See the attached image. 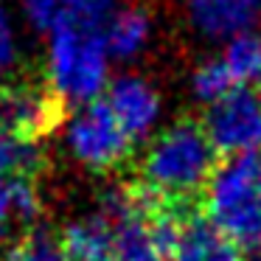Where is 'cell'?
Instances as JSON below:
<instances>
[{
  "instance_id": "5",
  "label": "cell",
  "mask_w": 261,
  "mask_h": 261,
  "mask_svg": "<svg viewBox=\"0 0 261 261\" xmlns=\"http://www.w3.org/2000/svg\"><path fill=\"white\" fill-rule=\"evenodd\" d=\"M68 143L73 154L96 171H113L132 154V141L107 101H90L70 121Z\"/></svg>"
},
{
  "instance_id": "13",
  "label": "cell",
  "mask_w": 261,
  "mask_h": 261,
  "mask_svg": "<svg viewBox=\"0 0 261 261\" xmlns=\"http://www.w3.org/2000/svg\"><path fill=\"white\" fill-rule=\"evenodd\" d=\"M222 62L227 65L230 76L239 87H247L250 82L261 79V34L244 31V34L227 40L222 51Z\"/></svg>"
},
{
  "instance_id": "19",
  "label": "cell",
  "mask_w": 261,
  "mask_h": 261,
  "mask_svg": "<svg viewBox=\"0 0 261 261\" xmlns=\"http://www.w3.org/2000/svg\"><path fill=\"white\" fill-rule=\"evenodd\" d=\"M17 59V42H14V31L9 23V14L0 9V70H6Z\"/></svg>"
},
{
  "instance_id": "12",
  "label": "cell",
  "mask_w": 261,
  "mask_h": 261,
  "mask_svg": "<svg viewBox=\"0 0 261 261\" xmlns=\"http://www.w3.org/2000/svg\"><path fill=\"white\" fill-rule=\"evenodd\" d=\"M45 169V154L37 143L23 141L0 126V177H23L31 180Z\"/></svg>"
},
{
  "instance_id": "9",
  "label": "cell",
  "mask_w": 261,
  "mask_h": 261,
  "mask_svg": "<svg viewBox=\"0 0 261 261\" xmlns=\"http://www.w3.org/2000/svg\"><path fill=\"white\" fill-rule=\"evenodd\" d=\"M171 261H244L242 244L233 242L208 214L194 211L180 227Z\"/></svg>"
},
{
  "instance_id": "6",
  "label": "cell",
  "mask_w": 261,
  "mask_h": 261,
  "mask_svg": "<svg viewBox=\"0 0 261 261\" xmlns=\"http://www.w3.org/2000/svg\"><path fill=\"white\" fill-rule=\"evenodd\" d=\"M202 129L219 154H250L261 149V93L233 87L214 101L202 118Z\"/></svg>"
},
{
  "instance_id": "2",
  "label": "cell",
  "mask_w": 261,
  "mask_h": 261,
  "mask_svg": "<svg viewBox=\"0 0 261 261\" xmlns=\"http://www.w3.org/2000/svg\"><path fill=\"white\" fill-rule=\"evenodd\" d=\"M205 214L242 247H261V152L233 154L205 188Z\"/></svg>"
},
{
  "instance_id": "17",
  "label": "cell",
  "mask_w": 261,
  "mask_h": 261,
  "mask_svg": "<svg viewBox=\"0 0 261 261\" xmlns=\"http://www.w3.org/2000/svg\"><path fill=\"white\" fill-rule=\"evenodd\" d=\"M110 9H113V0H68L65 3V17L76 20L87 29H98V23L107 17Z\"/></svg>"
},
{
  "instance_id": "16",
  "label": "cell",
  "mask_w": 261,
  "mask_h": 261,
  "mask_svg": "<svg viewBox=\"0 0 261 261\" xmlns=\"http://www.w3.org/2000/svg\"><path fill=\"white\" fill-rule=\"evenodd\" d=\"M6 261H70V258L65 253L59 236H54L51 230H34L9 250Z\"/></svg>"
},
{
  "instance_id": "1",
  "label": "cell",
  "mask_w": 261,
  "mask_h": 261,
  "mask_svg": "<svg viewBox=\"0 0 261 261\" xmlns=\"http://www.w3.org/2000/svg\"><path fill=\"white\" fill-rule=\"evenodd\" d=\"M216 146L197 121H177L141 160V182L169 202H197L216 174Z\"/></svg>"
},
{
  "instance_id": "14",
  "label": "cell",
  "mask_w": 261,
  "mask_h": 261,
  "mask_svg": "<svg viewBox=\"0 0 261 261\" xmlns=\"http://www.w3.org/2000/svg\"><path fill=\"white\" fill-rule=\"evenodd\" d=\"M40 211V197H37L31 180L23 177H0V227L6 225L9 216H20L23 222L34 219Z\"/></svg>"
},
{
  "instance_id": "3",
  "label": "cell",
  "mask_w": 261,
  "mask_h": 261,
  "mask_svg": "<svg viewBox=\"0 0 261 261\" xmlns=\"http://www.w3.org/2000/svg\"><path fill=\"white\" fill-rule=\"evenodd\" d=\"M51 85L65 101L90 104L107 82V42L98 29L62 17L51 37Z\"/></svg>"
},
{
  "instance_id": "15",
  "label": "cell",
  "mask_w": 261,
  "mask_h": 261,
  "mask_svg": "<svg viewBox=\"0 0 261 261\" xmlns=\"http://www.w3.org/2000/svg\"><path fill=\"white\" fill-rule=\"evenodd\" d=\"M191 87H194V96H197L199 101L214 104V101H219L222 96H227V93H230L233 87H239V85H236V79L230 76L227 65L222 62V57H216V59H205V62L194 70Z\"/></svg>"
},
{
  "instance_id": "11",
  "label": "cell",
  "mask_w": 261,
  "mask_h": 261,
  "mask_svg": "<svg viewBox=\"0 0 261 261\" xmlns=\"http://www.w3.org/2000/svg\"><path fill=\"white\" fill-rule=\"evenodd\" d=\"M149 14L141 6L121 9L118 14H113L107 31H104V42L107 51L118 59H132L135 54H141V48L149 40Z\"/></svg>"
},
{
  "instance_id": "7",
  "label": "cell",
  "mask_w": 261,
  "mask_h": 261,
  "mask_svg": "<svg viewBox=\"0 0 261 261\" xmlns=\"http://www.w3.org/2000/svg\"><path fill=\"white\" fill-rule=\"evenodd\" d=\"M261 0H186L188 23L205 40H233L250 31Z\"/></svg>"
},
{
  "instance_id": "4",
  "label": "cell",
  "mask_w": 261,
  "mask_h": 261,
  "mask_svg": "<svg viewBox=\"0 0 261 261\" xmlns=\"http://www.w3.org/2000/svg\"><path fill=\"white\" fill-rule=\"evenodd\" d=\"M68 115V101L51 79H20L0 87V126L23 141H42L59 129Z\"/></svg>"
},
{
  "instance_id": "8",
  "label": "cell",
  "mask_w": 261,
  "mask_h": 261,
  "mask_svg": "<svg viewBox=\"0 0 261 261\" xmlns=\"http://www.w3.org/2000/svg\"><path fill=\"white\" fill-rule=\"evenodd\" d=\"M107 104L132 141L149 135L160 115V96L141 76H118L107 90Z\"/></svg>"
},
{
  "instance_id": "20",
  "label": "cell",
  "mask_w": 261,
  "mask_h": 261,
  "mask_svg": "<svg viewBox=\"0 0 261 261\" xmlns=\"http://www.w3.org/2000/svg\"><path fill=\"white\" fill-rule=\"evenodd\" d=\"M247 261H261V247H258V250H253V253L247 255Z\"/></svg>"
},
{
  "instance_id": "10",
  "label": "cell",
  "mask_w": 261,
  "mask_h": 261,
  "mask_svg": "<svg viewBox=\"0 0 261 261\" xmlns=\"http://www.w3.org/2000/svg\"><path fill=\"white\" fill-rule=\"evenodd\" d=\"M59 239L70 261H113L115 255V227L101 214L68 225Z\"/></svg>"
},
{
  "instance_id": "18",
  "label": "cell",
  "mask_w": 261,
  "mask_h": 261,
  "mask_svg": "<svg viewBox=\"0 0 261 261\" xmlns=\"http://www.w3.org/2000/svg\"><path fill=\"white\" fill-rule=\"evenodd\" d=\"M65 3L68 0H23L25 14L31 17V23L45 31H54V25L65 17Z\"/></svg>"
}]
</instances>
